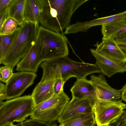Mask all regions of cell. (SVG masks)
Instances as JSON below:
<instances>
[{"mask_svg":"<svg viewBox=\"0 0 126 126\" xmlns=\"http://www.w3.org/2000/svg\"><path fill=\"white\" fill-rule=\"evenodd\" d=\"M70 91L73 98L88 99L94 102L95 105L97 101L95 88L90 80L86 78L77 79Z\"/></svg>","mask_w":126,"mask_h":126,"instance_id":"4fadbf2b","label":"cell"},{"mask_svg":"<svg viewBox=\"0 0 126 126\" xmlns=\"http://www.w3.org/2000/svg\"><path fill=\"white\" fill-rule=\"evenodd\" d=\"M116 126H126V109L124 110L119 119L115 123Z\"/></svg>","mask_w":126,"mask_h":126,"instance_id":"484cf974","label":"cell"},{"mask_svg":"<svg viewBox=\"0 0 126 126\" xmlns=\"http://www.w3.org/2000/svg\"><path fill=\"white\" fill-rule=\"evenodd\" d=\"M111 126L110 125H102L101 126Z\"/></svg>","mask_w":126,"mask_h":126,"instance_id":"e575fe53","label":"cell"},{"mask_svg":"<svg viewBox=\"0 0 126 126\" xmlns=\"http://www.w3.org/2000/svg\"><path fill=\"white\" fill-rule=\"evenodd\" d=\"M126 37V25L115 35L114 39Z\"/></svg>","mask_w":126,"mask_h":126,"instance_id":"4316f807","label":"cell"},{"mask_svg":"<svg viewBox=\"0 0 126 126\" xmlns=\"http://www.w3.org/2000/svg\"><path fill=\"white\" fill-rule=\"evenodd\" d=\"M34 107L30 95L0 102V126L24 121L32 114Z\"/></svg>","mask_w":126,"mask_h":126,"instance_id":"5b68a950","label":"cell"},{"mask_svg":"<svg viewBox=\"0 0 126 126\" xmlns=\"http://www.w3.org/2000/svg\"><path fill=\"white\" fill-rule=\"evenodd\" d=\"M122 100L97 102L94 107L97 126L110 125L116 123L126 109V104Z\"/></svg>","mask_w":126,"mask_h":126,"instance_id":"52a82bcc","label":"cell"},{"mask_svg":"<svg viewBox=\"0 0 126 126\" xmlns=\"http://www.w3.org/2000/svg\"><path fill=\"white\" fill-rule=\"evenodd\" d=\"M40 13L38 0H26L24 13L25 21L38 22Z\"/></svg>","mask_w":126,"mask_h":126,"instance_id":"ac0fdd59","label":"cell"},{"mask_svg":"<svg viewBox=\"0 0 126 126\" xmlns=\"http://www.w3.org/2000/svg\"><path fill=\"white\" fill-rule=\"evenodd\" d=\"M31 119V126H54L56 124V121L47 122Z\"/></svg>","mask_w":126,"mask_h":126,"instance_id":"cb8c5ba5","label":"cell"},{"mask_svg":"<svg viewBox=\"0 0 126 126\" xmlns=\"http://www.w3.org/2000/svg\"><path fill=\"white\" fill-rule=\"evenodd\" d=\"M37 77L35 73L28 71L13 73L5 85V99L9 100L20 97L27 88L33 84Z\"/></svg>","mask_w":126,"mask_h":126,"instance_id":"ba28073f","label":"cell"},{"mask_svg":"<svg viewBox=\"0 0 126 126\" xmlns=\"http://www.w3.org/2000/svg\"><path fill=\"white\" fill-rule=\"evenodd\" d=\"M9 17L7 7L0 12V28Z\"/></svg>","mask_w":126,"mask_h":126,"instance_id":"d4e9b609","label":"cell"},{"mask_svg":"<svg viewBox=\"0 0 126 126\" xmlns=\"http://www.w3.org/2000/svg\"><path fill=\"white\" fill-rule=\"evenodd\" d=\"M20 25L12 34L0 35V61L6 55L18 35L20 30Z\"/></svg>","mask_w":126,"mask_h":126,"instance_id":"d6986e66","label":"cell"},{"mask_svg":"<svg viewBox=\"0 0 126 126\" xmlns=\"http://www.w3.org/2000/svg\"><path fill=\"white\" fill-rule=\"evenodd\" d=\"M126 25V18L102 25V40L114 38L115 34Z\"/></svg>","mask_w":126,"mask_h":126,"instance_id":"ffe728a7","label":"cell"},{"mask_svg":"<svg viewBox=\"0 0 126 126\" xmlns=\"http://www.w3.org/2000/svg\"><path fill=\"white\" fill-rule=\"evenodd\" d=\"M55 80V79L40 81L37 84L31 95L34 107L54 94L53 87Z\"/></svg>","mask_w":126,"mask_h":126,"instance_id":"5bb4252c","label":"cell"},{"mask_svg":"<svg viewBox=\"0 0 126 126\" xmlns=\"http://www.w3.org/2000/svg\"><path fill=\"white\" fill-rule=\"evenodd\" d=\"M95 50L103 56L121 63H126V57L114 38L102 40Z\"/></svg>","mask_w":126,"mask_h":126,"instance_id":"7c38bea8","label":"cell"},{"mask_svg":"<svg viewBox=\"0 0 126 126\" xmlns=\"http://www.w3.org/2000/svg\"><path fill=\"white\" fill-rule=\"evenodd\" d=\"M12 0H0V12L7 7Z\"/></svg>","mask_w":126,"mask_h":126,"instance_id":"f1b7e54d","label":"cell"},{"mask_svg":"<svg viewBox=\"0 0 126 126\" xmlns=\"http://www.w3.org/2000/svg\"><path fill=\"white\" fill-rule=\"evenodd\" d=\"M26 0H12L8 6L9 17L16 19L18 25L25 21L24 10Z\"/></svg>","mask_w":126,"mask_h":126,"instance_id":"e0dca14e","label":"cell"},{"mask_svg":"<svg viewBox=\"0 0 126 126\" xmlns=\"http://www.w3.org/2000/svg\"><path fill=\"white\" fill-rule=\"evenodd\" d=\"M121 90V100L126 102V83Z\"/></svg>","mask_w":126,"mask_h":126,"instance_id":"f546056e","label":"cell"},{"mask_svg":"<svg viewBox=\"0 0 126 126\" xmlns=\"http://www.w3.org/2000/svg\"><path fill=\"white\" fill-rule=\"evenodd\" d=\"M94 102L88 99H79L72 98L66 105L57 121L61 124L79 113L94 114Z\"/></svg>","mask_w":126,"mask_h":126,"instance_id":"30bf717a","label":"cell"},{"mask_svg":"<svg viewBox=\"0 0 126 126\" xmlns=\"http://www.w3.org/2000/svg\"><path fill=\"white\" fill-rule=\"evenodd\" d=\"M118 43L126 44V37L115 39Z\"/></svg>","mask_w":126,"mask_h":126,"instance_id":"1f68e13d","label":"cell"},{"mask_svg":"<svg viewBox=\"0 0 126 126\" xmlns=\"http://www.w3.org/2000/svg\"><path fill=\"white\" fill-rule=\"evenodd\" d=\"M42 62L39 58L35 45L16 65V70L36 73Z\"/></svg>","mask_w":126,"mask_h":126,"instance_id":"9a60e30c","label":"cell"},{"mask_svg":"<svg viewBox=\"0 0 126 126\" xmlns=\"http://www.w3.org/2000/svg\"><path fill=\"white\" fill-rule=\"evenodd\" d=\"M88 0H38L39 23L51 31L59 32L69 25L74 12Z\"/></svg>","mask_w":126,"mask_h":126,"instance_id":"6da1fadb","label":"cell"},{"mask_svg":"<svg viewBox=\"0 0 126 126\" xmlns=\"http://www.w3.org/2000/svg\"><path fill=\"white\" fill-rule=\"evenodd\" d=\"M40 66L43 71L40 81L60 78L65 82L72 77L80 79L94 73L102 74L96 63L76 62L68 56L44 61Z\"/></svg>","mask_w":126,"mask_h":126,"instance_id":"7a4b0ae2","label":"cell"},{"mask_svg":"<svg viewBox=\"0 0 126 126\" xmlns=\"http://www.w3.org/2000/svg\"><path fill=\"white\" fill-rule=\"evenodd\" d=\"M3 126H16V125L14 124L13 123H11L5 125Z\"/></svg>","mask_w":126,"mask_h":126,"instance_id":"d6a6232c","label":"cell"},{"mask_svg":"<svg viewBox=\"0 0 126 126\" xmlns=\"http://www.w3.org/2000/svg\"><path fill=\"white\" fill-rule=\"evenodd\" d=\"M64 126H96L94 114L80 113L64 122Z\"/></svg>","mask_w":126,"mask_h":126,"instance_id":"2e32d148","label":"cell"},{"mask_svg":"<svg viewBox=\"0 0 126 126\" xmlns=\"http://www.w3.org/2000/svg\"><path fill=\"white\" fill-rule=\"evenodd\" d=\"M103 74L96 76L92 75L90 81L96 90L97 102L117 101L121 97V89L117 90L111 87L107 83Z\"/></svg>","mask_w":126,"mask_h":126,"instance_id":"9c48e42d","label":"cell"},{"mask_svg":"<svg viewBox=\"0 0 126 126\" xmlns=\"http://www.w3.org/2000/svg\"><path fill=\"white\" fill-rule=\"evenodd\" d=\"M54 126H64L63 124H60L58 126H57V124H56Z\"/></svg>","mask_w":126,"mask_h":126,"instance_id":"836d02e7","label":"cell"},{"mask_svg":"<svg viewBox=\"0 0 126 126\" xmlns=\"http://www.w3.org/2000/svg\"><path fill=\"white\" fill-rule=\"evenodd\" d=\"M18 25V22L16 19L9 17L0 28V35H8L13 33L17 28Z\"/></svg>","mask_w":126,"mask_h":126,"instance_id":"44dd1931","label":"cell"},{"mask_svg":"<svg viewBox=\"0 0 126 126\" xmlns=\"http://www.w3.org/2000/svg\"><path fill=\"white\" fill-rule=\"evenodd\" d=\"M35 46L42 62L69 54L67 42L64 35L42 26H39Z\"/></svg>","mask_w":126,"mask_h":126,"instance_id":"3957f363","label":"cell"},{"mask_svg":"<svg viewBox=\"0 0 126 126\" xmlns=\"http://www.w3.org/2000/svg\"><path fill=\"white\" fill-rule=\"evenodd\" d=\"M5 85L0 82V102L5 99L6 95L5 92Z\"/></svg>","mask_w":126,"mask_h":126,"instance_id":"83f0119b","label":"cell"},{"mask_svg":"<svg viewBox=\"0 0 126 126\" xmlns=\"http://www.w3.org/2000/svg\"><path fill=\"white\" fill-rule=\"evenodd\" d=\"M13 68L7 65L0 68V80L6 84L12 77L13 73Z\"/></svg>","mask_w":126,"mask_h":126,"instance_id":"7402d4cb","label":"cell"},{"mask_svg":"<svg viewBox=\"0 0 126 126\" xmlns=\"http://www.w3.org/2000/svg\"><path fill=\"white\" fill-rule=\"evenodd\" d=\"M90 50L95 59L96 64L103 75L110 78L116 73H122L126 72V63L107 58L98 53L94 49H91Z\"/></svg>","mask_w":126,"mask_h":126,"instance_id":"8fae6325","label":"cell"},{"mask_svg":"<svg viewBox=\"0 0 126 126\" xmlns=\"http://www.w3.org/2000/svg\"><path fill=\"white\" fill-rule=\"evenodd\" d=\"M70 99L63 91L35 106L30 118L45 122L56 121Z\"/></svg>","mask_w":126,"mask_h":126,"instance_id":"8992f818","label":"cell"},{"mask_svg":"<svg viewBox=\"0 0 126 126\" xmlns=\"http://www.w3.org/2000/svg\"><path fill=\"white\" fill-rule=\"evenodd\" d=\"M65 82L60 78L55 79L53 85L54 94H59L63 91V86Z\"/></svg>","mask_w":126,"mask_h":126,"instance_id":"603a6c76","label":"cell"},{"mask_svg":"<svg viewBox=\"0 0 126 126\" xmlns=\"http://www.w3.org/2000/svg\"><path fill=\"white\" fill-rule=\"evenodd\" d=\"M38 22L24 21L20 30L9 52L0 61V64L12 68L35 45L39 26Z\"/></svg>","mask_w":126,"mask_h":126,"instance_id":"277c9868","label":"cell"},{"mask_svg":"<svg viewBox=\"0 0 126 126\" xmlns=\"http://www.w3.org/2000/svg\"><path fill=\"white\" fill-rule=\"evenodd\" d=\"M117 43L118 46L126 57V44Z\"/></svg>","mask_w":126,"mask_h":126,"instance_id":"4dcf8cb0","label":"cell"}]
</instances>
